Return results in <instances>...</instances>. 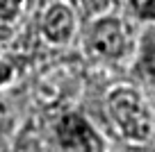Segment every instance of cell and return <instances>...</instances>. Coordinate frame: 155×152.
Masks as SVG:
<instances>
[{"label": "cell", "mask_w": 155, "mask_h": 152, "mask_svg": "<svg viewBox=\"0 0 155 152\" xmlns=\"http://www.w3.org/2000/svg\"><path fill=\"white\" fill-rule=\"evenodd\" d=\"M12 152H44V143H41V138L37 136V132H32V129H23V132L18 134V138L14 141V150Z\"/></svg>", "instance_id": "8992f818"}, {"label": "cell", "mask_w": 155, "mask_h": 152, "mask_svg": "<svg viewBox=\"0 0 155 152\" xmlns=\"http://www.w3.org/2000/svg\"><path fill=\"white\" fill-rule=\"evenodd\" d=\"M55 132L62 152H107V143L101 132L80 114L62 116Z\"/></svg>", "instance_id": "3957f363"}, {"label": "cell", "mask_w": 155, "mask_h": 152, "mask_svg": "<svg viewBox=\"0 0 155 152\" xmlns=\"http://www.w3.org/2000/svg\"><path fill=\"white\" fill-rule=\"evenodd\" d=\"M87 48L96 57L119 62L130 50V32L116 16H101L87 30Z\"/></svg>", "instance_id": "7a4b0ae2"}, {"label": "cell", "mask_w": 155, "mask_h": 152, "mask_svg": "<svg viewBox=\"0 0 155 152\" xmlns=\"http://www.w3.org/2000/svg\"><path fill=\"white\" fill-rule=\"evenodd\" d=\"M25 9V0H0V39L14 30Z\"/></svg>", "instance_id": "5b68a950"}, {"label": "cell", "mask_w": 155, "mask_h": 152, "mask_svg": "<svg viewBox=\"0 0 155 152\" xmlns=\"http://www.w3.org/2000/svg\"><path fill=\"white\" fill-rule=\"evenodd\" d=\"M107 111L126 141L146 143L153 136V114L137 89L126 84L114 86L107 93Z\"/></svg>", "instance_id": "6da1fadb"}, {"label": "cell", "mask_w": 155, "mask_h": 152, "mask_svg": "<svg viewBox=\"0 0 155 152\" xmlns=\"http://www.w3.org/2000/svg\"><path fill=\"white\" fill-rule=\"evenodd\" d=\"M12 77H14V68H12L7 62L0 59V86L7 84V82H12Z\"/></svg>", "instance_id": "9c48e42d"}, {"label": "cell", "mask_w": 155, "mask_h": 152, "mask_svg": "<svg viewBox=\"0 0 155 152\" xmlns=\"http://www.w3.org/2000/svg\"><path fill=\"white\" fill-rule=\"evenodd\" d=\"M41 32L55 46H64L71 41L73 32H75V16H73L71 7L64 2H55L46 9L44 18H41Z\"/></svg>", "instance_id": "277c9868"}, {"label": "cell", "mask_w": 155, "mask_h": 152, "mask_svg": "<svg viewBox=\"0 0 155 152\" xmlns=\"http://www.w3.org/2000/svg\"><path fill=\"white\" fill-rule=\"evenodd\" d=\"M132 2H135V11L139 18L155 23V0H132Z\"/></svg>", "instance_id": "ba28073f"}, {"label": "cell", "mask_w": 155, "mask_h": 152, "mask_svg": "<svg viewBox=\"0 0 155 152\" xmlns=\"http://www.w3.org/2000/svg\"><path fill=\"white\" fill-rule=\"evenodd\" d=\"M139 68L150 82H155V41H148L144 48H141Z\"/></svg>", "instance_id": "52a82bcc"}]
</instances>
